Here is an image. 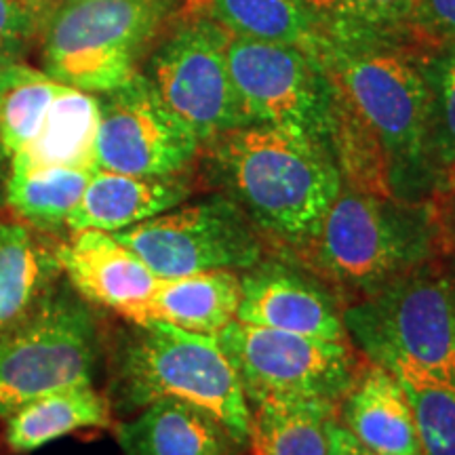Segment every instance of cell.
Segmentation results:
<instances>
[{"label": "cell", "mask_w": 455, "mask_h": 455, "mask_svg": "<svg viewBox=\"0 0 455 455\" xmlns=\"http://www.w3.org/2000/svg\"><path fill=\"white\" fill-rule=\"evenodd\" d=\"M327 455H373L369 449H365L358 443L352 432L339 422V418L335 415L329 424V449Z\"/></svg>", "instance_id": "cell-32"}, {"label": "cell", "mask_w": 455, "mask_h": 455, "mask_svg": "<svg viewBox=\"0 0 455 455\" xmlns=\"http://www.w3.org/2000/svg\"><path fill=\"white\" fill-rule=\"evenodd\" d=\"M100 100L87 91L61 84L51 101L38 135L24 152L9 158V167H91L95 169V138Z\"/></svg>", "instance_id": "cell-19"}, {"label": "cell", "mask_w": 455, "mask_h": 455, "mask_svg": "<svg viewBox=\"0 0 455 455\" xmlns=\"http://www.w3.org/2000/svg\"><path fill=\"white\" fill-rule=\"evenodd\" d=\"M241 275L236 321L310 338L350 341L338 295L312 272L284 259H261Z\"/></svg>", "instance_id": "cell-13"}, {"label": "cell", "mask_w": 455, "mask_h": 455, "mask_svg": "<svg viewBox=\"0 0 455 455\" xmlns=\"http://www.w3.org/2000/svg\"><path fill=\"white\" fill-rule=\"evenodd\" d=\"M329 152L341 186L361 195L395 198L392 169L382 140L333 83L329 108Z\"/></svg>", "instance_id": "cell-23"}, {"label": "cell", "mask_w": 455, "mask_h": 455, "mask_svg": "<svg viewBox=\"0 0 455 455\" xmlns=\"http://www.w3.org/2000/svg\"><path fill=\"white\" fill-rule=\"evenodd\" d=\"M123 455H235L243 447L212 413L178 398H158L118 424Z\"/></svg>", "instance_id": "cell-17"}, {"label": "cell", "mask_w": 455, "mask_h": 455, "mask_svg": "<svg viewBox=\"0 0 455 455\" xmlns=\"http://www.w3.org/2000/svg\"><path fill=\"white\" fill-rule=\"evenodd\" d=\"M323 38L407 36L411 0H299Z\"/></svg>", "instance_id": "cell-28"}, {"label": "cell", "mask_w": 455, "mask_h": 455, "mask_svg": "<svg viewBox=\"0 0 455 455\" xmlns=\"http://www.w3.org/2000/svg\"><path fill=\"white\" fill-rule=\"evenodd\" d=\"M98 329L76 291L53 289L41 308L0 335V418L49 392L93 382Z\"/></svg>", "instance_id": "cell-7"}, {"label": "cell", "mask_w": 455, "mask_h": 455, "mask_svg": "<svg viewBox=\"0 0 455 455\" xmlns=\"http://www.w3.org/2000/svg\"><path fill=\"white\" fill-rule=\"evenodd\" d=\"M178 0H55L41 32L43 72L101 95L140 74V61Z\"/></svg>", "instance_id": "cell-5"}, {"label": "cell", "mask_w": 455, "mask_h": 455, "mask_svg": "<svg viewBox=\"0 0 455 455\" xmlns=\"http://www.w3.org/2000/svg\"><path fill=\"white\" fill-rule=\"evenodd\" d=\"M60 275L57 247L26 221L0 218V335L41 308Z\"/></svg>", "instance_id": "cell-18"}, {"label": "cell", "mask_w": 455, "mask_h": 455, "mask_svg": "<svg viewBox=\"0 0 455 455\" xmlns=\"http://www.w3.org/2000/svg\"><path fill=\"white\" fill-rule=\"evenodd\" d=\"M114 369V392L129 409L178 398L212 413L243 449L251 441V407L235 365L212 333L169 323L129 321Z\"/></svg>", "instance_id": "cell-4"}, {"label": "cell", "mask_w": 455, "mask_h": 455, "mask_svg": "<svg viewBox=\"0 0 455 455\" xmlns=\"http://www.w3.org/2000/svg\"><path fill=\"white\" fill-rule=\"evenodd\" d=\"M195 11L209 15L232 36L316 49L321 32L299 0H195Z\"/></svg>", "instance_id": "cell-24"}, {"label": "cell", "mask_w": 455, "mask_h": 455, "mask_svg": "<svg viewBox=\"0 0 455 455\" xmlns=\"http://www.w3.org/2000/svg\"><path fill=\"white\" fill-rule=\"evenodd\" d=\"M428 87V169L432 195L455 186V43L418 44Z\"/></svg>", "instance_id": "cell-26"}, {"label": "cell", "mask_w": 455, "mask_h": 455, "mask_svg": "<svg viewBox=\"0 0 455 455\" xmlns=\"http://www.w3.org/2000/svg\"><path fill=\"white\" fill-rule=\"evenodd\" d=\"M312 55L382 140L395 198H432L428 87L418 44L409 36L323 38Z\"/></svg>", "instance_id": "cell-2"}, {"label": "cell", "mask_w": 455, "mask_h": 455, "mask_svg": "<svg viewBox=\"0 0 455 455\" xmlns=\"http://www.w3.org/2000/svg\"><path fill=\"white\" fill-rule=\"evenodd\" d=\"M98 100L95 169L131 175L190 173L201 141L169 110L144 72Z\"/></svg>", "instance_id": "cell-12"}, {"label": "cell", "mask_w": 455, "mask_h": 455, "mask_svg": "<svg viewBox=\"0 0 455 455\" xmlns=\"http://www.w3.org/2000/svg\"><path fill=\"white\" fill-rule=\"evenodd\" d=\"M388 371L411 405L422 455H455V384L405 365Z\"/></svg>", "instance_id": "cell-27"}, {"label": "cell", "mask_w": 455, "mask_h": 455, "mask_svg": "<svg viewBox=\"0 0 455 455\" xmlns=\"http://www.w3.org/2000/svg\"><path fill=\"white\" fill-rule=\"evenodd\" d=\"M61 275L84 301L138 321L155 295L158 278L144 259L110 232L74 230L57 247Z\"/></svg>", "instance_id": "cell-14"}, {"label": "cell", "mask_w": 455, "mask_h": 455, "mask_svg": "<svg viewBox=\"0 0 455 455\" xmlns=\"http://www.w3.org/2000/svg\"><path fill=\"white\" fill-rule=\"evenodd\" d=\"M190 195L188 173L131 175L95 169L66 226L70 232L101 230L116 235L180 207Z\"/></svg>", "instance_id": "cell-15"}, {"label": "cell", "mask_w": 455, "mask_h": 455, "mask_svg": "<svg viewBox=\"0 0 455 455\" xmlns=\"http://www.w3.org/2000/svg\"><path fill=\"white\" fill-rule=\"evenodd\" d=\"M432 203H435L436 215H439L445 244L455 243V186L432 195Z\"/></svg>", "instance_id": "cell-33"}, {"label": "cell", "mask_w": 455, "mask_h": 455, "mask_svg": "<svg viewBox=\"0 0 455 455\" xmlns=\"http://www.w3.org/2000/svg\"><path fill=\"white\" fill-rule=\"evenodd\" d=\"M220 195L251 220L264 241L291 255L321 228L341 190L325 146L270 124H244L203 146Z\"/></svg>", "instance_id": "cell-1"}, {"label": "cell", "mask_w": 455, "mask_h": 455, "mask_svg": "<svg viewBox=\"0 0 455 455\" xmlns=\"http://www.w3.org/2000/svg\"><path fill=\"white\" fill-rule=\"evenodd\" d=\"M253 455H327L333 403L304 396L261 395L249 398Z\"/></svg>", "instance_id": "cell-22"}, {"label": "cell", "mask_w": 455, "mask_h": 455, "mask_svg": "<svg viewBox=\"0 0 455 455\" xmlns=\"http://www.w3.org/2000/svg\"><path fill=\"white\" fill-rule=\"evenodd\" d=\"M226 49L224 28L195 11L158 44L144 72L169 110L195 131L201 146L249 124L232 83Z\"/></svg>", "instance_id": "cell-9"}, {"label": "cell", "mask_w": 455, "mask_h": 455, "mask_svg": "<svg viewBox=\"0 0 455 455\" xmlns=\"http://www.w3.org/2000/svg\"><path fill=\"white\" fill-rule=\"evenodd\" d=\"M407 36L415 44L455 43V0H411Z\"/></svg>", "instance_id": "cell-31"}, {"label": "cell", "mask_w": 455, "mask_h": 455, "mask_svg": "<svg viewBox=\"0 0 455 455\" xmlns=\"http://www.w3.org/2000/svg\"><path fill=\"white\" fill-rule=\"evenodd\" d=\"M238 275L241 272L215 270L161 278L141 318H155L186 331L215 335L236 318L241 304Z\"/></svg>", "instance_id": "cell-21"}, {"label": "cell", "mask_w": 455, "mask_h": 455, "mask_svg": "<svg viewBox=\"0 0 455 455\" xmlns=\"http://www.w3.org/2000/svg\"><path fill=\"white\" fill-rule=\"evenodd\" d=\"M60 89L61 83L34 68L7 89L0 100V152L7 161L32 144Z\"/></svg>", "instance_id": "cell-29"}, {"label": "cell", "mask_w": 455, "mask_h": 455, "mask_svg": "<svg viewBox=\"0 0 455 455\" xmlns=\"http://www.w3.org/2000/svg\"><path fill=\"white\" fill-rule=\"evenodd\" d=\"M93 171L91 167H9L4 203L17 220L34 230H57L66 226Z\"/></svg>", "instance_id": "cell-25"}, {"label": "cell", "mask_w": 455, "mask_h": 455, "mask_svg": "<svg viewBox=\"0 0 455 455\" xmlns=\"http://www.w3.org/2000/svg\"><path fill=\"white\" fill-rule=\"evenodd\" d=\"M228 66L249 124H270L329 150L331 83L318 60L291 44L228 34Z\"/></svg>", "instance_id": "cell-10"}, {"label": "cell", "mask_w": 455, "mask_h": 455, "mask_svg": "<svg viewBox=\"0 0 455 455\" xmlns=\"http://www.w3.org/2000/svg\"><path fill=\"white\" fill-rule=\"evenodd\" d=\"M114 236L138 253L158 278L244 272L266 255L258 228L220 192L198 203H181Z\"/></svg>", "instance_id": "cell-8"}, {"label": "cell", "mask_w": 455, "mask_h": 455, "mask_svg": "<svg viewBox=\"0 0 455 455\" xmlns=\"http://www.w3.org/2000/svg\"><path fill=\"white\" fill-rule=\"evenodd\" d=\"M0 161H7V158H4V155H3V152H0ZM9 163V161H7Z\"/></svg>", "instance_id": "cell-35"}, {"label": "cell", "mask_w": 455, "mask_h": 455, "mask_svg": "<svg viewBox=\"0 0 455 455\" xmlns=\"http://www.w3.org/2000/svg\"><path fill=\"white\" fill-rule=\"evenodd\" d=\"M339 422L373 455H422L405 390L388 369L363 363L338 407Z\"/></svg>", "instance_id": "cell-16"}, {"label": "cell", "mask_w": 455, "mask_h": 455, "mask_svg": "<svg viewBox=\"0 0 455 455\" xmlns=\"http://www.w3.org/2000/svg\"><path fill=\"white\" fill-rule=\"evenodd\" d=\"M443 247L432 198L407 203L341 186L315 238L291 258L335 295L356 301L432 261Z\"/></svg>", "instance_id": "cell-3"}, {"label": "cell", "mask_w": 455, "mask_h": 455, "mask_svg": "<svg viewBox=\"0 0 455 455\" xmlns=\"http://www.w3.org/2000/svg\"><path fill=\"white\" fill-rule=\"evenodd\" d=\"M28 68L30 66H26L24 61H21V57L0 55V100H3V95L7 93L11 84L17 83L21 76H24Z\"/></svg>", "instance_id": "cell-34"}, {"label": "cell", "mask_w": 455, "mask_h": 455, "mask_svg": "<svg viewBox=\"0 0 455 455\" xmlns=\"http://www.w3.org/2000/svg\"><path fill=\"white\" fill-rule=\"evenodd\" d=\"M341 321L371 363L455 384V283L435 259L341 306Z\"/></svg>", "instance_id": "cell-6"}, {"label": "cell", "mask_w": 455, "mask_h": 455, "mask_svg": "<svg viewBox=\"0 0 455 455\" xmlns=\"http://www.w3.org/2000/svg\"><path fill=\"white\" fill-rule=\"evenodd\" d=\"M55 0H0V55L21 57L34 38H41Z\"/></svg>", "instance_id": "cell-30"}, {"label": "cell", "mask_w": 455, "mask_h": 455, "mask_svg": "<svg viewBox=\"0 0 455 455\" xmlns=\"http://www.w3.org/2000/svg\"><path fill=\"white\" fill-rule=\"evenodd\" d=\"M112 424L108 398L93 384L36 396L4 418V443L13 453H32L61 436Z\"/></svg>", "instance_id": "cell-20"}, {"label": "cell", "mask_w": 455, "mask_h": 455, "mask_svg": "<svg viewBox=\"0 0 455 455\" xmlns=\"http://www.w3.org/2000/svg\"><path fill=\"white\" fill-rule=\"evenodd\" d=\"M215 339L235 365L247 401L283 395L339 407L361 367L348 341L278 331L236 318L220 329Z\"/></svg>", "instance_id": "cell-11"}]
</instances>
